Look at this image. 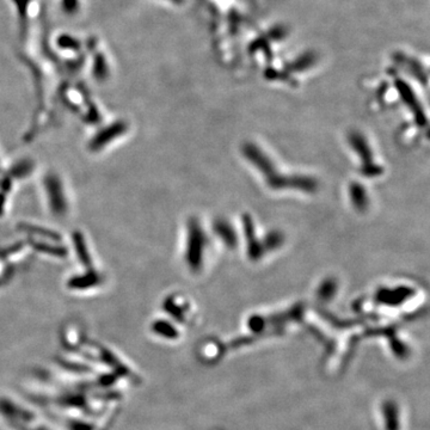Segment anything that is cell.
Returning a JSON list of instances; mask_svg holds the SVG:
<instances>
[{
	"label": "cell",
	"instance_id": "1",
	"mask_svg": "<svg viewBox=\"0 0 430 430\" xmlns=\"http://www.w3.org/2000/svg\"><path fill=\"white\" fill-rule=\"evenodd\" d=\"M204 239H206V238H204V234L200 230V227L195 223L190 224L188 237L187 260L189 265L193 269H198V266H200L202 252H203Z\"/></svg>",
	"mask_w": 430,
	"mask_h": 430
},
{
	"label": "cell",
	"instance_id": "2",
	"mask_svg": "<svg viewBox=\"0 0 430 430\" xmlns=\"http://www.w3.org/2000/svg\"><path fill=\"white\" fill-rule=\"evenodd\" d=\"M45 190L49 195L50 207L57 215H61L66 211V201L63 193L60 181L55 177H48L45 179Z\"/></svg>",
	"mask_w": 430,
	"mask_h": 430
},
{
	"label": "cell",
	"instance_id": "3",
	"mask_svg": "<svg viewBox=\"0 0 430 430\" xmlns=\"http://www.w3.org/2000/svg\"><path fill=\"white\" fill-rule=\"evenodd\" d=\"M125 130H126V126L123 125V123H116V125L107 127L106 129H103L98 135L94 136L92 141H91V147H92L93 149L102 148L103 146L107 145V142H110L114 139L119 138V136L121 135Z\"/></svg>",
	"mask_w": 430,
	"mask_h": 430
},
{
	"label": "cell",
	"instance_id": "4",
	"mask_svg": "<svg viewBox=\"0 0 430 430\" xmlns=\"http://www.w3.org/2000/svg\"><path fill=\"white\" fill-rule=\"evenodd\" d=\"M215 231H217L219 236L223 237V240L227 245H234L236 244V236H234V233L231 231L227 224L219 223L215 226Z\"/></svg>",
	"mask_w": 430,
	"mask_h": 430
}]
</instances>
